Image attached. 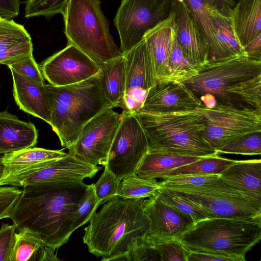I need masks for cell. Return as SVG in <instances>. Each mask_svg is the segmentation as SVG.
Instances as JSON below:
<instances>
[{
  "mask_svg": "<svg viewBox=\"0 0 261 261\" xmlns=\"http://www.w3.org/2000/svg\"><path fill=\"white\" fill-rule=\"evenodd\" d=\"M87 186L83 180L25 186L10 219L18 231L29 232L44 245L57 249L73 233L74 214Z\"/></svg>",
  "mask_w": 261,
  "mask_h": 261,
  "instance_id": "1",
  "label": "cell"
},
{
  "mask_svg": "<svg viewBox=\"0 0 261 261\" xmlns=\"http://www.w3.org/2000/svg\"><path fill=\"white\" fill-rule=\"evenodd\" d=\"M182 83L207 108L216 103L261 111V60L239 56L197 67Z\"/></svg>",
  "mask_w": 261,
  "mask_h": 261,
  "instance_id": "2",
  "label": "cell"
},
{
  "mask_svg": "<svg viewBox=\"0 0 261 261\" xmlns=\"http://www.w3.org/2000/svg\"><path fill=\"white\" fill-rule=\"evenodd\" d=\"M144 199L116 196L94 212L83 237L89 252L102 261L112 260L125 254L134 239L146 234L149 220Z\"/></svg>",
  "mask_w": 261,
  "mask_h": 261,
  "instance_id": "3",
  "label": "cell"
},
{
  "mask_svg": "<svg viewBox=\"0 0 261 261\" xmlns=\"http://www.w3.org/2000/svg\"><path fill=\"white\" fill-rule=\"evenodd\" d=\"M146 137L148 151L205 157L218 154L204 139V106L168 113H134Z\"/></svg>",
  "mask_w": 261,
  "mask_h": 261,
  "instance_id": "4",
  "label": "cell"
},
{
  "mask_svg": "<svg viewBox=\"0 0 261 261\" xmlns=\"http://www.w3.org/2000/svg\"><path fill=\"white\" fill-rule=\"evenodd\" d=\"M44 86L50 112L49 125L65 147L75 142L90 119L104 109L114 108L105 97L97 74L74 84Z\"/></svg>",
  "mask_w": 261,
  "mask_h": 261,
  "instance_id": "5",
  "label": "cell"
},
{
  "mask_svg": "<svg viewBox=\"0 0 261 261\" xmlns=\"http://www.w3.org/2000/svg\"><path fill=\"white\" fill-rule=\"evenodd\" d=\"M261 239V220L215 217L194 223L178 239L190 251L231 256L246 253Z\"/></svg>",
  "mask_w": 261,
  "mask_h": 261,
  "instance_id": "6",
  "label": "cell"
},
{
  "mask_svg": "<svg viewBox=\"0 0 261 261\" xmlns=\"http://www.w3.org/2000/svg\"><path fill=\"white\" fill-rule=\"evenodd\" d=\"M100 3V0H70L63 15L67 44L75 46L99 67L122 55Z\"/></svg>",
  "mask_w": 261,
  "mask_h": 261,
  "instance_id": "7",
  "label": "cell"
},
{
  "mask_svg": "<svg viewBox=\"0 0 261 261\" xmlns=\"http://www.w3.org/2000/svg\"><path fill=\"white\" fill-rule=\"evenodd\" d=\"M166 188L196 202L217 217L261 220V201L241 193L220 176L201 185Z\"/></svg>",
  "mask_w": 261,
  "mask_h": 261,
  "instance_id": "8",
  "label": "cell"
},
{
  "mask_svg": "<svg viewBox=\"0 0 261 261\" xmlns=\"http://www.w3.org/2000/svg\"><path fill=\"white\" fill-rule=\"evenodd\" d=\"M175 0H122L114 19L123 55L139 43L145 33L169 17Z\"/></svg>",
  "mask_w": 261,
  "mask_h": 261,
  "instance_id": "9",
  "label": "cell"
},
{
  "mask_svg": "<svg viewBox=\"0 0 261 261\" xmlns=\"http://www.w3.org/2000/svg\"><path fill=\"white\" fill-rule=\"evenodd\" d=\"M205 141L218 153L226 143L252 133L261 132V111L220 103L204 106Z\"/></svg>",
  "mask_w": 261,
  "mask_h": 261,
  "instance_id": "10",
  "label": "cell"
},
{
  "mask_svg": "<svg viewBox=\"0 0 261 261\" xmlns=\"http://www.w3.org/2000/svg\"><path fill=\"white\" fill-rule=\"evenodd\" d=\"M106 166L120 180L136 173L148 151L146 135L134 113L123 111Z\"/></svg>",
  "mask_w": 261,
  "mask_h": 261,
  "instance_id": "11",
  "label": "cell"
},
{
  "mask_svg": "<svg viewBox=\"0 0 261 261\" xmlns=\"http://www.w3.org/2000/svg\"><path fill=\"white\" fill-rule=\"evenodd\" d=\"M121 120L113 108L104 109L85 124L68 153L94 166L106 165Z\"/></svg>",
  "mask_w": 261,
  "mask_h": 261,
  "instance_id": "12",
  "label": "cell"
},
{
  "mask_svg": "<svg viewBox=\"0 0 261 261\" xmlns=\"http://www.w3.org/2000/svg\"><path fill=\"white\" fill-rule=\"evenodd\" d=\"M123 56L126 81L123 111L136 113L142 106L149 89L156 83L153 62L144 38Z\"/></svg>",
  "mask_w": 261,
  "mask_h": 261,
  "instance_id": "13",
  "label": "cell"
},
{
  "mask_svg": "<svg viewBox=\"0 0 261 261\" xmlns=\"http://www.w3.org/2000/svg\"><path fill=\"white\" fill-rule=\"evenodd\" d=\"M99 68L88 56L71 44L49 57L40 66L44 79L55 86L84 81L96 75Z\"/></svg>",
  "mask_w": 261,
  "mask_h": 261,
  "instance_id": "14",
  "label": "cell"
},
{
  "mask_svg": "<svg viewBox=\"0 0 261 261\" xmlns=\"http://www.w3.org/2000/svg\"><path fill=\"white\" fill-rule=\"evenodd\" d=\"M101 169L69 155L51 160L33 170L0 178V186L23 188L40 183L91 178Z\"/></svg>",
  "mask_w": 261,
  "mask_h": 261,
  "instance_id": "15",
  "label": "cell"
},
{
  "mask_svg": "<svg viewBox=\"0 0 261 261\" xmlns=\"http://www.w3.org/2000/svg\"><path fill=\"white\" fill-rule=\"evenodd\" d=\"M203 106L200 99L183 83L158 81L149 89L142 106L136 113H168Z\"/></svg>",
  "mask_w": 261,
  "mask_h": 261,
  "instance_id": "16",
  "label": "cell"
},
{
  "mask_svg": "<svg viewBox=\"0 0 261 261\" xmlns=\"http://www.w3.org/2000/svg\"><path fill=\"white\" fill-rule=\"evenodd\" d=\"M143 208L149 220L147 233L156 239H178L195 222L189 216L163 201L156 192L143 200Z\"/></svg>",
  "mask_w": 261,
  "mask_h": 261,
  "instance_id": "17",
  "label": "cell"
},
{
  "mask_svg": "<svg viewBox=\"0 0 261 261\" xmlns=\"http://www.w3.org/2000/svg\"><path fill=\"white\" fill-rule=\"evenodd\" d=\"M175 38L184 55L197 67L208 63L207 45L184 0H175Z\"/></svg>",
  "mask_w": 261,
  "mask_h": 261,
  "instance_id": "18",
  "label": "cell"
},
{
  "mask_svg": "<svg viewBox=\"0 0 261 261\" xmlns=\"http://www.w3.org/2000/svg\"><path fill=\"white\" fill-rule=\"evenodd\" d=\"M175 36L174 12L144 36L150 51L156 82L170 81L169 59Z\"/></svg>",
  "mask_w": 261,
  "mask_h": 261,
  "instance_id": "19",
  "label": "cell"
},
{
  "mask_svg": "<svg viewBox=\"0 0 261 261\" xmlns=\"http://www.w3.org/2000/svg\"><path fill=\"white\" fill-rule=\"evenodd\" d=\"M10 69L13 79V96L19 109L50 124L45 84H39L13 69Z\"/></svg>",
  "mask_w": 261,
  "mask_h": 261,
  "instance_id": "20",
  "label": "cell"
},
{
  "mask_svg": "<svg viewBox=\"0 0 261 261\" xmlns=\"http://www.w3.org/2000/svg\"><path fill=\"white\" fill-rule=\"evenodd\" d=\"M33 123L20 120L7 110L0 112V154L32 147L37 143Z\"/></svg>",
  "mask_w": 261,
  "mask_h": 261,
  "instance_id": "21",
  "label": "cell"
},
{
  "mask_svg": "<svg viewBox=\"0 0 261 261\" xmlns=\"http://www.w3.org/2000/svg\"><path fill=\"white\" fill-rule=\"evenodd\" d=\"M220 176L244 195L261 201V160H237Z\"/></svg>",
  "mask_w": 261,
  "mask_h": 261,
  "instance_id": "22",
  "label": "cell"
},
{
  "mask_svg": "<svg viewBox=\"0 0 261 261\" xmlns=\"http://www.w3.org/2000/svg\"><path fill=\"white\" fill-rule=\"evenodd\" d=\"M68 154L62 150L30 147L5 154L2 156L4 171L0 178L24 173L47 162Z\"/></svg>",
  "mask_w": 261,
  "mask_h": 261,
  "instance_id": "23",
  "label": "cell"
},
{
  "mask_svg": "<svg viewBox=\"0 0 261 261\" xmlns=\"http://www.w3.org/2000/svg\"><path fill=\"white\" fill-rule=\"evenodd\" d=\"M97 77L106 99L114 108L123 109L126 81L124 56L122 55L101 65Z\"/></svg>",
  "mask_w": 261,
  "mask_h": 261,
  "instance_id": "24",
  "label": "cell"
},
{
  "mask_svg": "<svg viewBox=\"0 0 261 261\" xmlns=\"http://www.w3.org/2000/svg\"><path fill=\"white\" fill-rule=\"evenodd\" d=\"M231 18L238 39L243 47L261 34V0H239Z\"/></svg>",
  "mask_w": 261,
  "mask_h": 261,
  "instance_id": "25",
  "label": "cell"
},
{
  "mask_svg": "<svg viewBox=\"0 0 261 261\" xmlns=\"http://www.w3.org/2000/svg\"><path fill=\"white\" fill-rule=\"evenodd\" d=\"M205 38L208 62L227 59L216 34L214 22L215 10L204 0H184ZM229 59V58H228Z\"/></svg>",
  "mask_w": 261,
  "mask_h": 261,
  "instance_id": "26",
  "label": "cell"
},
{
  "mask_svg": "<svg viewBox=\"0 0 261 261\" xmlns=\"http://www.w3.org/2000/svg\"><path fill=\"white\" fill-rule=\"evenodd\" d=\"M202 158L148 151L141 161L136 174L144 179H162L171 170Z\"/></svg>",
  "mask_w": 261,
  "mask_h": 261,
  "instance_id": "27",
  "label": "cell"
},
{
  "mask_svg": "<svg viewBox=\"0 0 261 261\" xmlns=\"http://www.w3.org/2000/svg\"><path fill=\"white\" fill-rule=\"evenodd\" d=\"M237 160L225 158L218 154L203 157L193 162L173 169L165 174L162 179L180 175H220Z\"/></svg>",
  "mask_w": 261,
  "mask_h": 261,
  "instance_id": "28",
  "label": "cell"
},
{
  "mask_svg": "<svg viewBox=\"0 0 261 261\" xmlns=\"http://www.w3.org/2000/svg\"><path fill=\"white\" fill-rule=\"evenodd\" d=\"M214 22L217 40L227 58L246 56L234 30L231 15L215 10Z\"/></svg>",
  "mask_w": 261,
  "mask_h": 261,
  "instance_id": "29",
  "label": "cell"
},
{
  "mask_svg": "<svg viewBox=\"0 0 261 261\" xmlns=\"http://www.w3.org/2000/svg\"><path fill=\"white\" fill-rule=\"evenodd\" d=\"M156 193L163 201L190 216L195 223L217 217L204 207L169 189L161 187Z\"/></svg>",
  "mask_w": 261,
  "mask_h": 261,
  "instance_id": "30",
  "label": "cell"
},
{
  "mask_svg": "<svg viewBox=\"0 0 261 261\" xmlns=\"http://www.w3.org/2000/svg\"><path fill=\"white\" fill-rule=\"evenodd\" d=\"M160 188V181L156 179H144L135 173L125 177L120 181L117 196L124 198H148Z\"/></svg>",
  "mask_w": 261,
  "mask_h": 261,
  "instance_id": "31",
  "label": "cell"
},
{
  "mask_svg": "<svg viewBox=\"0 0 261 261\" xmlns=\"http://www.w3.org/2000/svg\"><path fill=\"white\" fill-rule=\"evenodd\" d=\"M169 67L170 81L182 82L197 72V67L184 55L175 36L169 59Z\"/></svg>",
  "mask_w": 261,
  "mask_h": 261,
  "instance_id": "32",
  "label": "cell"
},
{
  "mask_svg": "<svg viewBox=\"0 0 261 261\" xmlns=\"http://www.w3.org/2000/svg\"><path fill=\"white\" fill-rule=\"evenodd\" d=\"M31 41L30 34L23 25L0 16V51Z\"/></svg>",
  "mask_w": 261,
  "mask_h": 261,
  "instance_id": "33",
  "label": "cell"
},
{
  "mask_svg": "<svg viewBox=\"0 0 261 261\" xmlns=\"http://www.w3.org/2000/svg\"><path fill=\"white\" fill-rule=\"evenodd\" d=\"M42 245L37 238L29 232H16L11 261H35L36 255Z\"/></svg>",
  "mask_w": 261,
  "mask_h": 261,
  "instance_id": "34",
  "label": "cell"
},
{
  "mask_svg": "<svg viewBox=\"0 0 261 261\" xmlns=\"http://www.w3.org/2000/svg\"><path fill=\"white\" fill-rule=\"evenodd\" d=\"M218 153L260 155L261 132L248 134L223 145Z\"/></svg>",
  "mask_w": 261,
  "mask_h": 261,
  "instance_id": "35",
  "label": "cell"
},
{
  "mask_svg": "<svg viewBox=\"0 0 261 261\" xmlns=\"http://www.w3.org/2000/svg\"><path fill=\"white\" fill-rule=\"evenodd\" d=\"M70 0H27L24 16L30 18L39 16L50 17L57 14L62 15Z\"/></svg>",
  "mask_w": 261,
  "mask_h": 261,
  "instance_id": "36",
  "label": "cell"
},
{
  "mask_svg": "<svg viewBox=\"0 0 261 261\" xmlns=\"http://www.w3.org/2000/svg\"><path fill=\"white\" fill-rule=\"evenodd\" d=\"M100 204L95 193L94 184L88 185L85 195L75 211L72 232L89 222Z\"/></svg>",
  "mask_w": 261,
  "mask_h": 261,
  "instance_id": "37",
  "label": "cell"
},
{
  "mask_svg": "<svg viewBox=\"0 0 261 261\" xmlns=\"http://www.w3.org/2000/svg\"><path fill=\"white\" fill-rule=\"evenodd\" d=\"M153 238L160 253L161 261H188L190 250L178 239Z\"/></svg>",
  "mask_w": 261,
  "mask_h": 261,
  "instance_id": "38",
  "label": "cell"
},
{
  "mask_svg": "<svg viewBox=\"0 0 261 261\" xmlns=\"http://www.w3.org/2000/svg\"><path fill=\"white\" fill-rule=\"evenodd\" d=\"M105 166L104 171L98 181L94 184V191L101 204L105 203L117 196L120 181Z\"/></svg>",
  "mask_w": 261,
  "mask_h": 261,
  "instance_id": "39",
  "label": "cell"
},
{
  "mask_svg": "<svg viewBox=\"0 0 261 261\" xmlns=\"http://www.w3.org/2000/svg\"><path fill=\"white\" fill-rule=\"evenodd\" d=\"M7 66L39 84H44L40 66L35 61L33 54L17 60Z\"/></svg>",
  "mask_w": 261,
  "mask_h": 261,
  "instance_id": "40",
  "label": "cell"
},
{
  "mask_svg": "<svg viewBox=\"0 0 261 261\" xmlns=\"http://www.w3.org/2000/svg\"><path fill=\"white\" fill-rule=\"evenodd\" d=\"M220 175H180L170 176L160 181L161 187L172 188L198 186L213 180Z\"/></svg>",
  "mask_w": 261,
  "mask_h": 261,
  "instance_id": "41",
  "label": "cell"
},
{
  "mask_svg": "<svg viewBox=\"0 0 261 261\" xmlns=\"http://www.w3.org/2000/svg\"><path fill=\"white\" fill-rule=\"evenodd\" d=\"M21 193V190L12 186H0V220L10 218Z\"/></svg>",
  "mask_w": 261,
  "mask_h": 261,
  "instance_id": "42",
  "label": "cell"
},
{
  "mask_svg": "<svg viewBox=\"0 0 261 261\" xmlns=\"http://www.w3.org/2000/svg\"><path fill=\"white\" fill-rule=\"evenodd\" d=\"M16 229L14 224L2 223L0 228V261H11Z\"/></svg>",
  "mask_w": 261,
  "mask_h": 261,
  "instance_id": "43",
  "label": "cell"
},
{
  "mask_svg": "<svg viewBox=\"0 0 261 261\" xmlns=\"http://www.w3.org/2000/svg\"><path fill=\"white\" fill-rule=\"evenodd\" d=\"M32 41L19 44L0 51V64L8 65L13 62L33 54Z\"/></svg>",
  "mask_w": 261,
  "mask_h": 261,
  "instance_id": "44",
  "label": "cell"
},
{
  "mask_svg": "<svg viewBox=\"0 0 261 261\" xmlns=\"http://www.w3.org/2000/svg\"><path fill=\"white\" fill-rule=\"evenodd\" d=\"M188 261H241L239 258L203 251H190Z\"/></svg>",
  "mask_w": 261,
  "mask_h": 261,
  "instance_id": "45",
  "label": "cell"
},
{
  "mask_svg": "<svg viewBox=\"0 0 261 261\" xmlns=\"http://www.w3.org/2000/svg\"><path fill=\"white\" fill-rule=\"evenodd\" d=\"M20 0H0V15L11 19L19 12Z\"/></svg>",
  "mask_w": 261,
  "mask_h": 261,
  "instance_id": "46",
  "label": "cell"
},
{
  "mask_svg": "<svg viewBox=\"0 0 261 261\" xmlns=\"http://www.w3.org/2000/svg\"><path fill=\"white\" fill-rule=\"evenodd\" d=\"M244 50L249 58L261 60V34L244 47Z\"/></svg>",
  "mask_w": 261,
  "mask_h": 261,
  "instance_id": "47",
  "label": "cell"
},
{
  "mask_svg": "<svg viewBox=\"0 0 261 261\" xmlns=\"http://www.w3.org/2000/svg\"><path fill=\"white\" fill-rule=\"evenodd\" d=\"M55 249L42 245L40 248L35 258V261L60 260L55 252Z\"/></svg>",
  "mask_w": 261,
  "mask_h": 261,
  "instance_id": "48",
  "label": "cell"
},
{
  "mask_svg": "<svg viewBox=\"0 0 261 261\" xmlns=\"http://www.w3.org/2000/svg\"><path fill=\"white\" fill-rule=\"evenodd\" d=\"M208 4L218 12L231 15L232 6L229 0H204Z\"/></svg>",
  "mask_w": 261,
  "mask_h": 261,
  "instance_id": "49",
  "label": "cell"
},
{
  "mask_svg": "<svg viewBox=\"0 0 261 261\" xmlns=\"http://www.w3.org/2000/svg\"><path fill=\"white\" fill-rule=\"evenodd\" d=\"M2 156L3 155H0V177L3 174L4 171V165L2 161Z\"/></svg>",
  "mask_w": 261,
  "mask_h": 261,
  "instance_id": "50",
  "label": "cell"
},
{
  "mask_svg": "<svg viewBox=\"0 0 261 261\" xmlns=\"http://www.w3.org/2000/svg\"><path fill=\"white\" fill-rule=\"evenodd\" d=\"M231 5L233 7L236 3L239 1V0H229Z\"/></svg>",
  "mask_w": 261,
  "mask_h": 261,
  "instance_id": "51",
  "label": "cell"
}]
</instances>
